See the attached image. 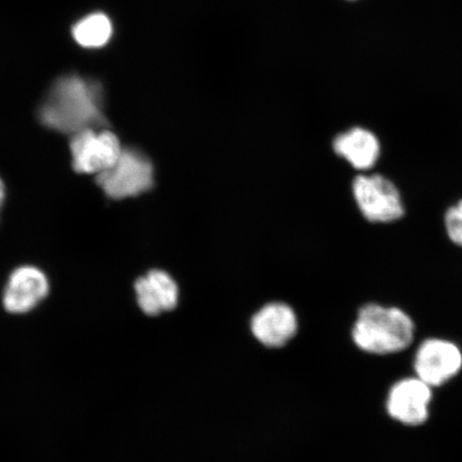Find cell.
I'll return each instance as SVG.
<instances>
[{"label":"cell","instance_id":"obj_2","mask_svg":"<svg viewBox=\"0 0 462 462\" xmlns=\"http://www.w3.org/2000/svg\"><path fill=\"white\" fill-rule=\"evenodd\" d=\"M414 333L412 318L402 310L371 303L360 310L352 328V339L357 348L367 354L386 356L409 348Z\"/></svg>","mask_w":462,"mask_h":462},{"label":"cell","instance_id":"obj_13","mask_svg":"<svg viewBox=\"0 0 462 462\" xmlns=\"http://www.w3.org/2000/svg\"><path fill=\"white\" fill-rule=\"evenodd\" d=\"M444 227L448 239L462 247V199L450 206L444 215Z\"/></svg>","mask_w":462,"mask_h":462},{"label":"cell","instance_id":"obj_1","mask_svg":"<svg viewBox=\"0 0 462 462\" xmlns=\"http://www.w3.org/2000/svg\"><path fill=\"white\" fill-rule=\"evenodd\" d=\"M38 117L45 128L70 136L106 128L102 86L79 75L58 79L40 106Z\"/></svg>","mask_w":462,"mask_h":462},{"label":"cell","instance_id":"obj_3","mask_svg":"<svg viewBox=\"0 0 462 462\" xmlns=\"http://www.w3.org/2000/svg\"><path fill=\"white\" fill-rule=\"evenodd\" d=\"M97 183L108 199L137 198L153 188L154 167L140 150L124 148L114 166L97 176Z\"/></svg>","mask_w":462,"mask_h":462},{"label":"cell","instance_id":"obj_5","mask_svg":"<svg viewBox=\"0 0 462 462\" xmlns=\"http://www.w3.org/2000/svg\"><path fill=\"white\" fill-rule=\"evenodd\" d=\"M70 150L75 171L99 176L114 166L124 148L114 132L100 128L71 136Z\"/></svg>","mask_w":462,"mask_h":462},{"label":"cell","instance_id":"obj_10","mask_svg":"<svg viewBox=\"0 0 462 462\" xmlns=\"http://www.w3.org/2000/svg\"><path fill=\"white\" fill-rule=\"evenodd\" d=\"M137 303L144 314L158 316L177 308L179 287L172 276L163 270H152L134 285Z\"/></svg>","mask_w":462,"mask_h":462},{"label":"cell","instance_id":"obj_9","mask_svg":"<svg viewBox=\"0 0 462 462\" xmlns=\"http://www.w3.org/2000/svg\"><path fill=\"white\" fill-rule=\"evenodd\" d=\"M298 318L291 306L273 302L263 306L251 320V331L268 348H282L296 337Z\"/></svg>","mask_w":462,"mask_h":462},{"label":"cell","instance_id":"obj_4","mask_svg":"<svg viewBox=\"0 0 462 462\" xmlns=\"http://www.w3.org/2000/svg\"><path fill=\"white\" fill-rule=\"evenodd\" d=\"M352 194L362 216L371 223L389 224L404 216L400 189L379 173H362L352 182Z\"/></svg>","mask_w":462,"mask_h":462},{"label":"cell","instance_id":"obj_7","mask_svg":"<svg viewBox=\"0 0 462 462\" xmlns=\"http://www.w3.org/2000/svg\"><path fill=\"white\" fill-rule=\"evenodd\" d=\"M431 386L419 377L398 381L392 386L386 411L393 420L407 426H420L430 418Z\"/></svg>","mask_w":462,"mask_h":462},{"label":"cell","instance_id":"obj_14","mask_svg":"<svg viewBox=\"0 0 462 462\" xmlns=\"http://www.w3.org/2000/svg\"><path fill=\"white\" fill-rule=\"evenodd\" d=\"M5 198V184L2 180V179H0V208H2V206L4 204Z\"/></svg>","mask_w":462,"mask_h":462},{"label":"cell","instance_id":"obj_6","mask_svg":"<svg viewBox=\"0 0 462 462\" xmlns=\"http://www.w3.org/2000/svg\"><path fill=\"white\" fill-rule=\"evenodd\" d=\"M461 368V350L446 339H426L415 354V374L431 388L448 383L458 374Z\"/></svg>","mask_w":462,"mask_h":462},{"label":"cell","instance_id":"obj_8","mask_svg":"<svg viewBox=\"0 0 462 462\" xmlns=\"http://www.w3.org/2000/svg\"><path fill=\"white\" fill-rule=\"evenodd\" d=\"M49 291V280L43 271L32 265H23L9 277L4 291V308L10 314H26L37 308Z\"/></svg>","mask_w":462,"mask_h":462},{"label":"cell","instance_id":"obj_11","mask_svg":"<svg viewBox=\"0 0 462 462\" xmlns=\"http://www.w3.org/2000/svg\"><path fill=\"white\" fill-rule=\"evenodd\" d=\"M333 149L338 157L360 171L374 169L381 153L378 137L371 130L362 126L340 133L334 138Z\"/></svg>","mask_w":462,"mask_h":462},{"label":"cell","instance_id":"obj_12","mask_svg":"<svg viewBox=\"0 0 462 462\" xmlns=\"http://www.w3.org/2000/svg\"><path fill=\"white\" fill-rule=\"evenodd\" d=\"M72 34L75 42L84 48H102L112 38V22L106 14H90L74 25Z\"/></svg>","mask_w":462,"mask_h":462}]
</instances>
